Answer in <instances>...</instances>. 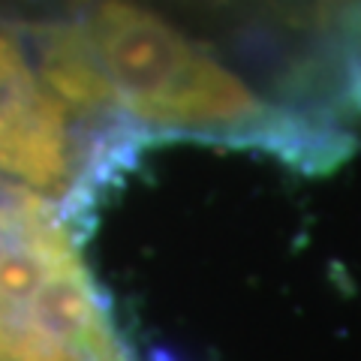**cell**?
<instances>
[{
    "instance_id": "1",
    "label": "cell",
    "mask_w": 361,
    "mask_h": 361,
    "mask_svg": "<svg viewBox=\"0 0 361 361\" xmlns=\"http://www.w3.org/2000/svg\"><path fill=\"white\" fill-rule=\"evenodd\" d=\"M73 33L97 73L103 115L127 127L199 133L316 172L301 133L262 87L160 16L130 0H103Z\"/></svg>"
},
{
    "instance_id": "2",
    "label": "cell",
    "mask_w": 361,
    "mask_h": 361,
    "mask_svg": "<svg viewBox=\"0 0 361 361\" xmlns=\"http://www.w3.org/2000/svg\"><path fill=\"white\" fill-rule=\"evenodd\" d=\"M0 361H133L70 226L0 180Z\"/></svg>"
},
{
    "instance_id": "3",
    "label": "cell",
    "mask_w": 361,
    "mask_h": 361,
    "mask_svg": "<svg viewBox=\"0 0 361 361\" xmlns=\"http://www.w3.org/2000/svg\"><path fill=\"white\" fill-rule=\"evenodd\" d=\"M70 127L73 111L30 70L18 42L0 33V175L70 193L78 175Z\"/></svg>"
}]
</instances>
